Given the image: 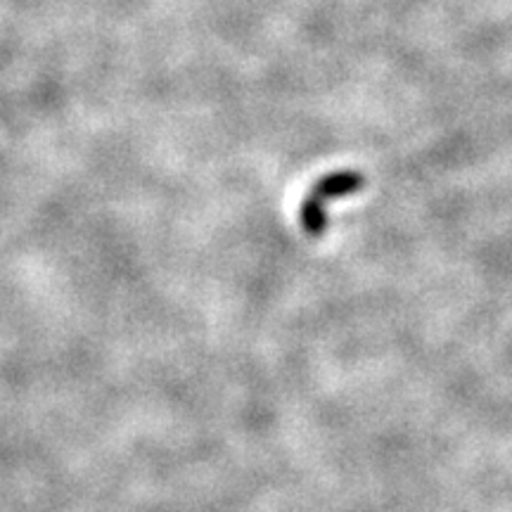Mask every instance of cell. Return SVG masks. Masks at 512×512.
<instances>
[{
	"label": "cell",
	"mask_w": 512,
	"mask_h": 512,
	"mask_svg": "<svg viewBox=\"0 0 512 512\" xmlns=\"http://www.w3.org/2000/svg\"><path fill=\"white\" fill-rule=\"evenodd\" d=\"M366 185V176L358 174L354 169L344 171H332V174L323 176L320 181L313 183V188L306 200L299 207V221L306 235L311 238H320L328 228V202L339 200V197L354 195Z\"/></svg>",
	"instance_id": "1"
}]
</instances>
